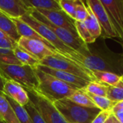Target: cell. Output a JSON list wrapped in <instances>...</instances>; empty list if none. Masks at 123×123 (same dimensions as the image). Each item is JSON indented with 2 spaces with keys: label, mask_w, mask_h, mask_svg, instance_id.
<instances>
[{
  "label": "cell",
  "mask_w": 123,
  "mask_h": 123,
  "mask_svg": "<svg viewBox=\"0 0 123 123\" xmlns=\"http://www.w3.org/2000/svg\"><path fill=\"white\" fill-rule=\"evenodd\" d=\"M87 6L95 15L101 29V33L107 37H116L117 32L110 21V19L100 0H88Z\"/></svg>",
  "instance_id": "obj_9"
},
{
  "label": "cell",
  "mask_w": 123,
  "mask_h": 123,
  "mask_svg": "<svg viewBox=\"0 0 123 123\" xmlns=\"http://www.w3.org/2000/svg\"><path fill=\"white\" fill-rule=\"evenodd\" d=\"M0 116L4 123H20L5 95L0 92Z\"/></svg>",
  "instance_id": "obj_17"
},
{
  "label": "cell",
  "mask_w": 123,
  "mask_h": 123,
  "mask_svg": "<svg viewBox=\"0 0 123 123\" xmlns=\"http://www.w3.org/2000/svg\"><path fill=\"white\" fill-rule=\"evenodd\" d=\"M123 101L117 102L115 107L112 110V113L115 112H118V111H123Z\"/></svg>",
  "instance_id": "obj_35"
},
{
  "label": "cell",
  "mask_w": 123,
  "mask_h": 123,
  "mask_svg": "<svg viewBox=\"0 0 123 123\" xmlns=\"http://www.w3.org/2000/svg\"><path fill=\"white\" fill-rule=\"evenodd\" d=\"M0 63L4 65H19L22 66L21 63L15 57L14 54L0 55Z\"/></svg>",
  "instance_id": "obj_32"
},
{
  "label": "cell",
  "mask_w": 123,
  "mask_h": 123,
  "mask_svg": "<svg viewBox=\"0 0 123 123\" xmlns=\"http://www.w3.org/2000/svg\"><path fill=\"white\" fill-rule=\"evenodd\" d=\"M78 63L91 72L107 71L123 76V55L107 48L94 52L89 48L87 52L79 53Z\"/></svg>",
  "instance_id": "obj_1"
},
{
  "label": "cell",
  "mask_w": 123,
  "mask_h": 123,
  "mask_svg": "<svg viewBox=\"0 0 123 123\" xmlns=\"http://www.w3.org/2000/svg\"><path fill=\"white\" fill-rule=\"evenodd\" d=\"M118 37L123 40V0H100Z\"/></svg>",
  "instance_id": "obj_10"
},
{
  "label": "cell",
  "mask_w": 123,
  "mask_h": 123,
  "mask_svg": "<svg viewBox=\"0 0 123 123\" xmlns=\"http://www.w3.org/2000/svg\"><path fill=\"white\" fill-rule=\"evenodd\" d=\"M5 97H6L7 100L9 102V105H11L20 123H33L28 113L27 112L24 107L20 105L19 104L15 102L14 100H12L11 98L8 97L7 96L5 95Z\"/></svg>",
  "instance_id": "obj_24"
},
{
  "label": "cell",
  "mask_w": 123,
  "mask_h": 123,
  "mask_svg": "<svg viewBox=\"0 0 123 123\" xmlns=\"http://www.w3.org/2000/svg\"><path fill=\"white\" fill-rule=\"evenodd\" d=\"M86 7L88 10V17L83 22L92 37L96 40L101 35V29L94 13L87 5Z\"/></svg>",
  "instance_id": "obj_22"
},
{
  "label": "cell",
  "mask_w": 123,
  "mask_h": 123,
  "mask_svg": "<svg viewBox=\"0 0 123 123\" xmlns=\"http://www.w3.org/2000/svg\"><path fill=\"white\" fill-rule=\"evenodd\" d=\"M18 19L30 26L44 40L49 42L55 48L57 52L62 55L63 56L78 63V57L80 53L67 46L58 38V37L51 29H49L44 24L36 20L34 17L31 16L29 12Z\"/></svg>",
  "instance_id": "obj_3"
},
{
  "label": "cell",
  "mask_w": 123,
  "mask_h": 123,
  "mask_svg": "<svg viewBox=\"0 0 123 123\" xmlns=\"http://www.w3.org/2000/svg\"><path fill=\"white\" fill-rule=\"evenodd\" d=\"M17 42L12 40L10 37L7 38H1L0 39V48L10 49L13 50L17 46Z\"/></svg>",
  "instance_id": "obj_33"
},
{
  "label": "cell",
  "mask_w": 123,
  "mask_h": 123,
  "mask_svg": "<svg viewBox=\"0 0 123 123\" xmlns=\"http://www.w3.org/2000/svg\"><path fill=\"white\" fill-rule=\"evenodd\" d=\"M41 15L46 17L53 25L67 29L73 32H76L75 27V20L70 18L64 11L62 10H46L41 9H34Z\"/></svg>",
  "instance_id": "obj_12"
},
{
  "label": "cell",
  "mask_w": 123,
  "mask_h": 123,
  "mask_svg": "<svg viewBox=\"0 0 123 123\" xmlns=\"http://www.w3.org/2000/svg\"><path fill=\"white\" fill-rule=\"evenodd\" d=\"M75 27L80 38L87 45L96 42V39L92 37L83 22L75 21Z\"/></svg>",
  "instance_id": "obj_27"
},
{
  "label": "cell",
  "mask_w": 123,
  "mask_h": 123,
  "mask_svg": "<svg viewBox=\"0 0 123 123\" xmlns=\"http://www.w3.org/2000/svg\"><path fill=\"white\" fill-rule=\"evenodd\" d=\"M0 74L4 79L17 83L25 90H37L38 81L35 68L31 66L25 65H4L0 63Z\"/></svg>",
  "instance_id": "obj_5"
},
{
  "label": "cell",
  "mask_w": 123,
  "mask_h": 123,
  "mask_svg": "<svg viewBox=\"0 0 123 123\" xmlns=\"http://www.w3.org/2000/svg\"><path fill=\"white\" fill-rule=\"evenodd\" d=\"M87 17L88 10L84 2L80 0H76V9L74 20L78 22H84Z\"/></svg>",
  "instance_id": "obj_30"
},
{
  "label": "cell",
  "mask_w": 123,
  "mask_h": 123,
  "mask_svg": "<svg viewBox=\"0 0 123 123\" xmlns=\"http://www.w3.org/2000/svg\"><path fill=\"white\" fill-rule=\"evenodd\" d=\"M10 54H14L13 50L0 48V55H10Z\"/></svg>",
  "instance_id": "obj_37"
},
{
  "label": "cell",
  "mask_w": 123,
  "mask_h": 123,
  "mask_svg": "<svg viewBox=\"0 0 123 123\" xmlns=\"http://www.w3.org/2000/svg\"><path fill=\"white\" fill-rule=\"evenodd\" d=\"M112 115H114V116L119 121V123H123V111H118V112H112Z\"/></svg>",
  "instance_id": "obj_36"
},
{
  "label": "cell",
  "mask_w": 123,
  "mask_h": 123,
  "mask_svg": "<svg viewBox=\"0 0 123 123\" xmlns=\"http://www.w3.org/2000/svg\"><path fill=\"white\" fill-rule=\"evenodd\" d=\"M0 121H2V119H1V116H0ZM3 122V121H2Z\"/></svg>",
  "instance_id": "obj_41"
},
{
  "label": "cell",
  "mask_w": 123,
  "mask_h": 123,
  "mask_svg": "<svg viewBox=\"0 0 123 123\" xmlns=\"http://www.w3.org/2000/svg\"><path fill=\"white\" fill-rule=\"evenodd\" d=\"M0 30L6 33L10 38L18 41L20 36L17 32L16 25H14L12 19L8 17L7 15L3 14L0 11Z\"/></svg>",
  "instance_id": "obj_18"
},
{
  "label": "cell",
  "mask_w": 123,
  "mask_h": 123,
  "mask_svg": "<svg viewBox=\"0 0 123 123\" xmlns=\"http://www.w3.org/2000/svg\"><path fill=\"white\" fill-rule=\"evenodd\" d=\"M0 123H4V122H2V121H0Z\"/></svg>",
  "instance_id": "obj_42"
},
{
  "label": "cell",
  "mask_w": 123,
  "mask_h": 123,
  "mask_svg": "<svg viewBox=\"0 0 123 123\" xmlns=\"http://www.w3.org/2000/svg\"><path fill=\"white\" fill-rule=\"evenodd\" d=\"M36 68H37L46 74H48L66 84L74 86L76 88H78V89H84L89 83V81H88L85 79H83L78 76H76L75 75L62 71L59 70H56V69H54V68H49V67H47V66H43L41 64H39Z\"/></svg>",
  "instance_id": "obj_13"
},
{
  "label": "cell",
  "mask_w": 123,
  "mask_h": 123,
  "mask_svg": "<svg viewBox=\"0 0 123 123\" xmlns=\"http://www.w3.org/2000/svg\"><path fill=\"white\" fill-rule=\"evenodd\" d=\"M53 105L68 123H91L101 112L98 108L80 106L67 98L56 101Z\"/></svg>",
  "instance_id": "obj_4"
},
{
  "label": "cell",
  "mask_w": 123,
  "mask_h": 123,
  "mask_svg": "<svg viewBox=\"0 0 123 123\" xmlns=\"http://www.w3.org/2000/svg\"><path fill=\"white\" fill-rule=\"evenodd\" d=\"M108 86H109L99 81H90L83 89L91 94L107 97Z\"/></svg>",
  "instance_id": "obj_26"
},
{
  "label": "cell",
  "mask_w": 123,
  "mask_h": 123,
  "mask_svg": "<svg viewBox=\"0 0 123 123\" xmlns=\"http://www.w3.org/2000/svg\"><path fill=\"white\" fill-rule=\"evenodd\" d=\"M94 105L96 106L98 109H99L101 111H112V108L115 107V105L117 102H115L109 99L106 97H100V96H96L91 94L89 93H87Z\"/></svg>",
  "instance_id": "obj_25"
},
{
  "label": "cell",
  "mask_w": 123,
  "mask_h": 123,
  "mask_svg": "<svg viewBox=\"0 0 123 123\" xmlns=\"http://www.w3.org/2000/svg\"><path fill=\"white\" fill-rule=\"evenodd\" d=\"M30 101L34 105L46 123H68L56 109L52 102L41 96L37 91H28Z\"/></svg>",
  "instance_id": "obj_8"
},
{
  "label": "cell",
  "mask_w": 123,
  "mask_h": 123,
  "mask_svg": "<svg viewBox=\"0 0 123 123\" xmlns=\"http://www.w3.org/2000/svg\"><path fill=\"white\" fill-rule=\"evenodd\" d=\"M14 54L22 65L29 66L36 68L40 64L37 59L18 45L14 49Z\"/></svg>",
  "instance_id": "obj_23"
},
{
  "label": "cell",
  "mask_w": 123,
  "mask_h": 123,
  "mask_svg": "<svg viewBox=\"0 0 123 123\" xmlns=\"http://www.w3.org/2000/svg\"><path fill=\"white\" fill-rule=\"evenodd\" d=\"M93 75L96 81L102 83L109 86L116 87L121 80L123 79V76H119L116 74L107 72V71H92Z\"/></svg>",
  "instance_id": "obj_20"
},
{
  "label": "cell",
  "mask_w": 123,
  "mask_h": 123,
  "mask_svg": "<svg viewBox=\"0 0 123 123\" xmlns=\"http://www.w3.org/2000/svg\"><path fill=\"white\" fill-rule=\"evenodd\" d=\"M25 109L26 110L27 112L28 113L32 123H46V122L43 120L42 117L41 116L40 113L34 106V105L29 101V102L24 107Z\"/></svg>",
  "instance_id": "obj_29"
},
{
  "label": "cell",
  "mask_w": 123,
  "mask_h": 123,
  "mask_svg": "<svg viewBox=\"0 0 123 123\" xmlns=\"http://www.w3.org/2000/svg\"><path fill=\"white\" fill-rule=\"evenodd\" d=\"M4 81H5V79H4V77H3V76H1V74H0V92H3Z\"/></svg>",
  "instance_id": "obj_39"
},
{
  "label": "cell",
  "mask_w": 123,
  "mask_h": 123,
  "mask_svg": "<svg viewBox=\"0 0 123 123\" xmlns=\"http://www.w3.org/2000/svg\"><path fill=\"white\" fill-rule=\"evenodd\" d=\"M40 64L75 75L89 82L96 81L91 71L80 64L63 56L58 52H55L54 55L45 58L40 62Z\"/></svg>",
  "instance_id": "obj_6"
},
{
  "label": "cell",
  "mask_w": 123,
  "mask_h": 123,
  "mask_svg": "<svg viewBox=\"0 0 123 123\" xmlns=\"http://www.w3.org/2000/svg\"><path fill=\"white\" fill-rule=\"evenodd\" d=\"M105 123H117V120L114 116V115H112H112L109 117V118L107 120Z\"/></svg>",
  "instance_id": "obj_38"
},
{
  "label": "cell",
  "mask_w": 123,
  "mask_h": 123,
  "mask_svg": "<svg viewBox=\"0 0 123 123\" xmlns=\"http://www.w3.org/2000/svg\"><path fill=\"white\" fill-rule=\"evenodd\" d=\"M12 19L14 22V25H16L17 32L20 37H27V38H31V39H36V40H41L43 43H44L49 48L56 51L55 48L49 42H47L46 40H44L38 32H36L30 26H29L28 25H27L26 23H25L20 19H14L13 18Z\"/></svg>",
  "instance_id": "obj_16"
},
{
  "label": "cell",
  "mask_w": 123,
  "mask_h": 123,
  "mask_svg": "<svg viewBox=\"0 0 123 123\" xmlns=\"http://www.w3.org/2000/svg\"><path fill=\"white\" fill-rule=\"evenodd\" d=\"M70 101L72 102L85 107L88 108H97L96 106L94 105L87 92L83 89H77L69 98Z\"/></svg>",
  "instance_id": "obj_21"
},
{
  "label": "cell",
  "mask_w": 123,
  "mask_h": 123,
  "mask_svg": "<svg viewBox=\"0 0 123 123\" xmlns=\"http://www.w3.org/2000/svg\"><path fill=\"white\" fill-rule=\"evenodd\" d=\"M29 13L36 20L44 24L49 29H51L55 33V35L58 37V38L69 48H72V50H74L81 54L87 52L89 50L88 45L87 44H86L80 38L78 33L73 32L67 29L57 27V26L53 25L46 17H44L43 15H41L39 12H38L34 9H30Z\"/></svg>",
  "instance_id": "obj_7"
},
{
  "label": "cell",
  "mask_w": 123,
  "mask_h": 123,
  "mask_svg": "<svg viewBox=\"0 0 123 123\" xmlns=\"http://www.w3.org/2000/svg\"><path fill=\"white\" fill-rule=\"evenodd\" d=\"M35 72L38 81L36 91L52 103L69 98L78 89L75 86L66 84L37 68H35Z\"/></svg>",
  "instance_id": "obj_2"
},
{
  "label": "cell",
  "mask_w": 123,
  "mask_h": 123,
  "mask_svg": "<svg viewBox=\"0 0 123 123\" xmlns=\"http://www.w3.org/2000/svg\"><path fill=\"white\" fill-rule=\"evenodd\" d=\"M17 45L33 55L39 62H41L45 58L54 55L55 52H57L49 48L41 40L24 37H20L17 41Z\"/></svg>",
  "instance_id": "obj_11"
},
{
  "label": "cell",
  "mask_w": 123,
  "mask_h": 123,
  "mask_svg": "<svg viewBox=\"0 0 123 123\" xmlns=\"http://www.w3.org/2000/svg\"><path fill=\"white\" fill-rule=\"evenodd\" d=\"M117 123H119V121H118V120H117Z\"/></svg>",
  "instance_id": "obj_43"
},
{
  "label": "cell",
  "mask_w": 123,
  "mask_h": 123,
  "mask_svg": "<svg viewBox=\"0 0 123 123\" xmlns=\"http://www.w3.org/2000/svg\"><path fill=\"white\" fill-rule=\"evenodd\" d=\"M2 93L22 107H25L30 101L26 90L12 80L5 79Z\"/></svg>",
  "instance_id": "obj_14"
},
{
  "label": "cell",
  "mask_w": 123,
  "mask_h": 123,
  "mask_svg": "<svg viewBox=\"0 0 123 123\" xmlns=\"http://www.w3.org/2000/svg\"><path fill=\"white\" fill-rule=\"evenodd\" d=\"M58 1L62 10L70 18L74 19L76 9V0H59Z\"/></svg>",
  "instance_id": "obj_28"
},
{
  "label": "cell",
  "mask_w": 123,
  "mask_h": 123,
  "mask_svg": "<svg viewBox=\"0 0 123 123\" xmlns=\"http://www.w3.org/2000/svg\"><path fill=\"white\" fill-rule=\"evenodd\" d=\"M0 11L12 19H18L29 12L22 0H0Z\"/></svg>",
  "instance_id": "obj_15"
},
{
  "label": "cell",
  "mask_w": 123,
  "mask_h": 123,
  "mask_svg": "<svg viewBox=\"0 0 123 123\" xmlns=\"http://www.w3.org/2000/svg\"><path fill=\"white\" fill-rule=\"evenodd\" d=\"M7 37H9L6 33H4L3 31H1L0 30V39L1 38H7Z\"/></svg>",
  "instance_id": "obj_40"
},
{
  "label": "cell",
  "mask_w": 123,
  "mask_h": 123,
  "mask_svg": "<svg viewBox=\"0 0 123 123\" xmlns=\"http://www.w3.org/2000/svg\"><path fill=\"white\" fill-rule=\"evenodd\" d=\"M107 97L112 102H119L123 101V89L114 86H108Z\"/></svg>",
  "instance_id": "obj_31"
},
{
  "label": "cell",
  "mask_w": 123,
  "mask_h": 123,
  "mask_svg": "<svg viewBox=\"0 0 123 123\" xmlns=\"http://www.w3.org/2000/svg\"><path fill=\"white\" fill-rule=\"evenodd\" d=\"M112 115V111H101L91 123H105Z\"/></svg>",
  "instance_id": "obj_34"
},
{
  "label": "cell",
  "mask_w": 123,
  "mask_h": 123,
  "mask_svg": "<svg viewBox=\"0 0 123 123\" xmlns=\"http://www.w3.org/2000/svg\"><path fill=\"white\" fill-rule=\"evenodd\" d=\"M25 5L30 9H41L46 10H62L57 0H22Z\"/></svg>",
  "instance_id": "obj_19"
}]
</instances>
